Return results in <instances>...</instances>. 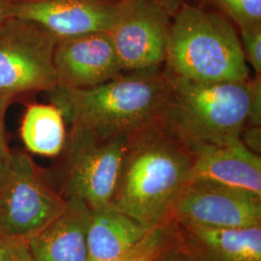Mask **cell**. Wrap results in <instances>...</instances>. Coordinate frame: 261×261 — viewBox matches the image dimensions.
Returning <instances> with one entry per match:
<instances>
[{"instance_id": "cell-26", "label": "cell", "mask_w": 261, "mask_h": 261, "mask_svg": "<svg viewBox=\"0 0 261 261\" xmlns=\"http://www.w3.org/2000/svg\"><path fill=\"white\" fill-rule=\"evenodd\" d=\"M12 16V0H0V22Z\"/></svg>"}, {"instance_id": "cell-13", "label": "cell", "mask_w": 261, "mask_h": 261, "mask_svg": "<svg viewBox=\"0 0 261 261\" xmlns=\"http://www.w3.org/2000/svg\"><path fill=\"white\" fill-rule=\"evenodd\" d=\"M169 222L175 241L193 261H261V225L213 228Z\"/></svg>"}, {"instance_id": "cell-5", "label": "cell", "mask_w": 261, "mask_h": 261, "mask_svg": "<svg viewBox=\"0 0 261 261\" xmlns=\"http://www.w3.org/2000/svg\"><path fill=\"white\" fill-rule=\"evenodd\" d=\"M130 136H106L72 126L64 148V198L81 199L90 210L111 206L121 176Z\"/></svg>"}, {"instance_id": "cell-19", "label": "cell", "mask_w": 261, "mask_h": 261, "mask_svg": "<svg viewBox=\"0 0 261 261\" xmlns=\"http://www.w3.org/2000/svg\"><path fill=\"white\" fill-rule=\"evenodd\" d=\"M239 30L246 62L252 66L256 75H261V27Z\"/></svg>"}, {"instance_id": "cell-17", "label": "cell", "mask_w": 261, "mask_h": 261, "mask_svg": "<svg viewBox=\"0 0 261 261\" xmlns=\"http://www.w3.org/2000/svg\"><path fill=\"white\" fill-rule=\"evenodd\" d=\"M174 241L172 225L168 221L150 229L130 249L108 261H157L160 255Z\"/></svg>"}, {"instance_id": "cell-25", "label": "cell", "mask_w": 261, "mask_h": 261, "mask_svg": "<svg viewBox=\"0 0 261 261\" xmlns=\"http://www.w3.org/2000/svg\"><path fill=\"white\" fill-rule=\"evenodd\" d=\"M156 5L160 6L161 8L166 10L168 14L173 17L178 10L181 8V6L188 2V0H148Z\"/></svg>"}, {"instance_id": "cell-23", "label": "cell", "mask_w": 261, "mask_h": 261, "mask_svg": "<svg viewBox=\"0 0 261 261\" xmlns=\"http://www.w3.org/2000/svg\"><path fill=\"white\" fill-rule=\"evenodd\" d=\"M241 140L249 149L256 154H260V126H246L243 130Z\"/></svg>"}, {"instance_id": "cell-1", "label": "cell", "mask_w": 261, "mask_h": 261, "mask_svg": "<svg viewBox=\"0 0 261 261\" xmlns=\"http://www.w3.org/2000/svg\"><path fill=\"white\" fill-rule=\"evenodd\" d=\"M193 161L192 150L163 117L151 122L130 136L111 207L146 230L168 223Z\"/></svg>"}, {"instance_id": "cell-16", "label": "cell", "mask_w": 261, "mask_h": 261, "mask_svg": "<svg viewBox=\"0 0 261 261\" xmlns=\"http://www.w3.org/2000/svg\"><path fill=\"white\" fill-rule=\"evenodd\" d=\"M19 135L28 152L56 157L67 141L64 115L54 103H31L22 116Z\"/></svg>"}, {"instance_id": "cell-7", "label": "cell", "mask_w": 261, "mask_h": 261, "mask_svg": "<svg viewBox=\"0 0 261 261\" xmlns=\"http://www.w3.org/2000/svg\"><path fill=\"white\" fill-rule=\"evenodd\" d=\"M57 38L33 21L11 17L0 22V103L47 92L56 86L54 53Z\"/></svg>"}, {"instance_id": "cell-9", "label": "cell", "mask_w": 261, "mask_h": 261, "mask_svg": "<svg viewBox=\"0 0 261 261\" xmlns=\"http://www.w3.org/2000/svg\"><path fill=\"white\" fill-rule=\"evenodd\" d=\"M169 221L213 228L261 225V197L207 181H189L172 206Z\"/></svg>"}, {"instance_id": "cell-11", "label": "cell", "mask_w": 261, "mask_h": 261, "mask_svg": "<svg viewBox=\"0 0 261 261\" xmlns=\"http://www.w3.org/2000/svg\"><path fill=\"white\" fill-rule=\"evenodd\" d=\"M124 0H12V16L33 21L58 38L109 32Z\"/></svg>"}, {"instance_id": "cell-20", "label": "cell", "mask_w": 261, "mask_h": 261, "mask_svg": "<svg viewBox=\"0 0 261 261\" xmlns=\"http://www.w3.org/2000/svg\"><path fill=\"white\" fill-rule=\"evenodd\" d=\"M250 84V111L247 126L261 125V77L256 75L249 80Z\"/></svg>"}, {"instance_id": "cell-8", "label": "cell", "mask_w": 261, "mask_h": 261, "mask_svg": "<svg viewBox=\"0 0 261 261\" xmlns=\"http://www.w3.org/2000/svg\"><path fill=\"white\" fill-rule=\"evenodd\" d=\"M172 17L148 0H124L109 31L124 73L162 68L168 55Z\"/></svg>"}, {"instance_id": "cell-10", "label": "cell", "mask_w": 261, "mask_h": 261, "mask_svg": "<svg viewBox=\"0 0 261 261\" xmlns=\"http://www.w3.org/2000/svg\"><path fill=\"white\" fill-rule=\"evenodd\" d=\"M56 86L84 89L124 74L109 32L58 38L54 53Z\"/></svg>"}, {"instance_id": "cell-12", "label": "cell", "mask_w": 261, "mask_h": 261, "mask_svg": "<svg viewBox=\"0 0 261 261\" xmlns=\"http://www.w3.org/2000/svg\"><path fill=\"white\" fill-rule=\"evenodd\" d=\"M191 150L194 161L189 181L212 182L261 197L260 155L249 149L242 140Z\"/></svg>"}, {"instance_id": "cell-15", "label": "cell", "mask_w": 261, "mask_h": 261, "mask_svg": "<svg viewBox=\"0 0 261 261\" xmlns=\"http://www.w3.org/2000/svg\"><path fill=\"white\" fill-rule=\"evenodd\" d=\"M148 231L132 217L111 206L90 210L87 226L90 261L111 260Z\"/></svg>"}, {"instance_id": "cell-21", "label": "cell", "mask_w": 261, "mask_h": 261, "mask_svg": "<svg viewBox=\"0 0 261 261\" xmlns=\"http://www.w3.org/2000/svg\"><path fill=\"white\" fill-rule=\"evenodd\" d=\"M8 108L0 103V180L9 166L13 151H11L5 129V114Z\"/></svg>"}, {"instance_id": "cell-24", "label": "cell", "mask_w": 261, "mask_h": 261, "mask_svg": "<svg viewBox=\"0 0 261 261\" xmlns=\"http://www.w3.org/2000/svg\"><path fill=\"white\" fill-rule=\"evenodd\" d=\"M175 240V238H174ZM157 261H193L190 255L187 253L183 248L178 245L176 241L168 247V249L163 252Z\"/></svg>"}, {"instance_id": "cell-3", "label": "cell", "mask_w": 261, "mask_h": 261, "mask_svg": "<svg viewBox=\"0 0 261 261\" xmlns=\"http://www.w3.org/2000/svg\"><path fill=\"white\" fill-rule=\"evenodd\" d=\"M164 69L169 75L202 84L250 79L233 23L218 11L188 2L172 17Z\"/></svg>"}, {"instance_id": "cell-2", "label": "cell", "mask_w": 261, "mask_h": 261, "mask_svg": "<svg viewBox=\"0 0 261 261\" xmlns=\"http://www.w3.org/2000/svg\"><path fill=\"white\" fill-rule=\"evenodd\" d=\"M170 92L169 76L162 67L124 73L90 88L56 86L47 94L66 124L110 136L133 135L162 118Z\"/></svg>"}, {"instance_id": "cell-4", "label": "cell", "mask_w": 261, "mask_h": 261, "mask_svg": "<svg viewBox=\"0 0 261 261\" xmlns=\"http://www.w3.org/2000/svg\"><path fill=\"white\" fill-rule=\"evenodd\" d=\"M168 76L171 92L163 118L190 149L242 140L250 111V79L202 84Z\"/></svg>"}, {"instance_id": "cell-6", "label": "cell", "mask_w": 261, "mask_h": 261, "mask_svg": "<svg viewBox=\"0 0 261 261\" xmlns=\"http://www.w3.org/2000/svg\"><path fill=\"white\" fill-rule=\"evenodd\" d=\"M66 207L65 198L48 184L31 157L13 151L0 180V238L27 246Z\"/></svg>"}, {"instance_id": "cell-14", "label": "cell", "mask_w": 261, "mask_h": 261, "mask_svg": "<svg viewBox=\"0 0 261 261\" xmlns=\"http://www.w3.org/2000/svg\"><path fill=\"white\" fill-rule=\"evenodd\" d=\"M65 199V211L27 244L31 261H90L87 245L90 209L81 199Z\"/></svg>"}, {"instance_id": "cell-22", "label": "cell", "mask_w": 261, "mask_h": 261, "mask_svg": "<svg viewBox=\"0 0 261 261\" xmlns=\"http://www.w3.org/2000/svg\"><path fill=\"white\" fill-rule=\"evenodd\" d=\"M0 261H31L27 246L0 238Z\"/></svg>"}, {"instance_id": "cell-18", "label": "cell", "mask_w": 261, "mask_h": 261, "mask_svg": "<svg viewBox=\"0 0 261 261\" xmlns=\"http://www.w3.org/2000/svg\"><path fill=\"white\" fill-rule=\"evenodd\" d=\"M239 29L261 27V0H205Z\"/></svg>"}]
</instances>
